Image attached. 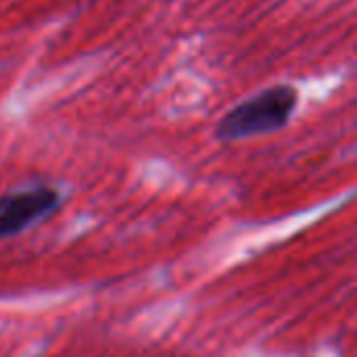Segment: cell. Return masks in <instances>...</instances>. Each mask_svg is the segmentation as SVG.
<instances>
[{"mask_svg":"<svg viewBox=\"0 0 357 357\" xmlns=\"http://www.w3.org/2000/svg\"><path fill=\"white\" fill-rule=\"evenodd\" d=\"M299 100L301 94L293 84L268 86L234 105L218 121L215 138L220 142H238L280 132L291 123Z\"/></svg>","mask_w":357,"mask_h":357,"instance_id":"cell-1","label":"cell"},{"mask_svg":"<svg viewBox=\"0 0 357 357\" xmlns=\"http://www.w3.org/2000/svg\"><path fill=\"white\" fill-rule=\"evenodd\" d=\"M61 205V192L48 184L19 188L0 197V238H13L50 218Z\"/></svg>","mask_w":357,"mask_h":357,"instance_id":"cell-2","label":"cell"}]
</instances>
